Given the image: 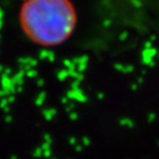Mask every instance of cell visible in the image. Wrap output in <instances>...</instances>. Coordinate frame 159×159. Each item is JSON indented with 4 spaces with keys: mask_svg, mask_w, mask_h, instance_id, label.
Segmentation results:
<instances>
[{
    "mask_svg": "<svg viewBox=\"0 0 159 159\" xmlns=\"http://www.w3.org/2000/svg\"><path fill=\"white\" fill-rule=\"evenodd\" d=\"M29 33L43 44H59L71 35L77 14L69 0H31L26 9Z\"/></svg>",
    "mask_w": 159,
    "mask_h": 159,
    "instance_id": "cell-1",
    "label": "cell"
}]
</instances>
